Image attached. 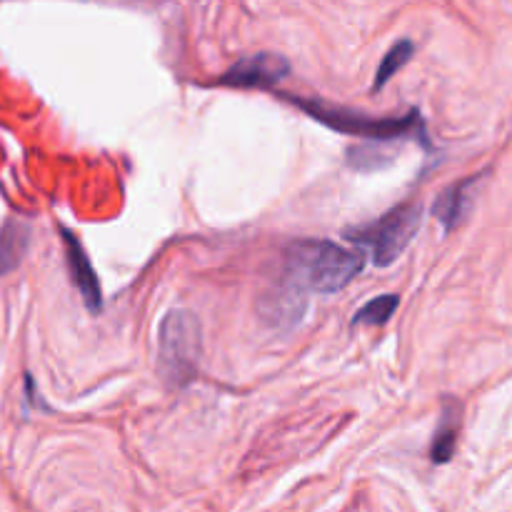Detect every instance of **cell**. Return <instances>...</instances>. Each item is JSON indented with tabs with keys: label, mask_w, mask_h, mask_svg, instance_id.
Here are the masks:
<instances>
[{
	"label": "cell",
	"mask_w": 512,
	"mask_h": 512,
	"mask_svg": "<svg viewBox=\"0 0 512 512\" xmlns=\"http://www.w3.org/2000/svg\"><path fill=\"white\" fill-rule=\"evenodd\" d=\"M363 270V255L333 240H300L285 255L283 283L303 295L340 293Z\"/></svg>",
	"instance_id": "obj_1"
},
{
	"label": "cell",
	"mask_w": 512,
	"mask_h": 512,
	"mask_svg": "<svg viewBox=\"0 0 512 512\" xmlns=\"http://www.w3.org/2000/svg\"><path fill=\"white\" fill-rule=\"evenodd\" d=\"M293 103L303 113H308L310 118H315L318 123L328 125V128L338 130L343 135H355V138H365L370 143H375V140L388 143V140L415 138L423 145H430L425 120L420 118L418 110H410V113L398 115V118H373V115H365L360 110L328 105L323 100L313 98H295Z\"/></svg>",
	"instance_id": "obj_2"
},
{
	"label": "cell",
	"mask_w": 512,
	"mask_h": 512,
	"mask_svg": "<svg viewBox=\"0 0 512 512\" xmlns=\"http://www.w3.org/2000/svg\"><path fill=\"white\" fill-rule=\"evenodd\" d=\"M203 328L190 310H170L158 328V368L170 388H188L198 375Z\"/></svg>",
	"instance_id": "obj_3"
},
{
	"label": "cell",
	"mask_w": 512,
	"mask_h": 512,
	"mask_svg": "<svg viewBox=\"0 0 512 512\" xmlns=\"http://www.w3.org/2000/svg\"><path fill=\"white\" fill-rule=\"evenodd\" d=\"M420 223H423V205L403 203L373 223L345 230V238L368 250L378 268H388L405 253L410 240L420 230Z\"/></svg>",
	"instance_id": "obj_4"
},
{
	"label": "cell",
	"mask_w": 512,
	"mask_h": 512,
	"mask_svg": "<svg viewBox=\"0 0 512 512\" xmlns=\"http://www.w3.org/2000/svg\"><path fill=\"white\" fill-rule=\"evenodd\" d=\"M290 75V63L278 53H255L238 60L218 83L228 88H273Z\"/></svg>",
	"instance_id": "obj_5"
},
{
	"label": "cell",
	"mask_w": 512,
	"mask_h": 512,
	"mask_svg": "<svg viewBox=\"0 0 512 512\" xmlns=\"http://www.w3.org/2000/svg\"><path fill=\"white\" fill-rule=\"evenodd\" d=\"M60 233H63L65 240V258H68V270L70 278H73L75 290L80 293V298H83L85 308H88L90 313H100V308H103V293H100V280L98 275H95L93 263H90L88 253H85V248L80 245V240L75 238L70 230L63 228Z\"/></svg>",
	"instance_id": "obj_6"
},
{
	"label": "cell",
	"mask_w": 512,
	"mask_h": 512,
	"mask_svg": "<svg viewBox=\"0 0 512 512\" xmlns=\"http://www.w3.org/2000/svg\"><path fill=\"white\" fill-rule=\"evenodd\" d=\"M478 180L480 175L460 180V183L450 185V188L445 190V193H440V198L435 200L433 213L435 218L443 223L445 230H455L465 220L470 205H473V190L475 185H478Z\"/></svg>",
	"instance_id": "obj_7"
},
{
	"label": "cell",
	"mask_w": 512,
	"mask_h": 512,
	"mask_svg": "<svg viewBox=\"0 0 512 512\" xmlns=\"http://www.w3.org/2000/svg\"><path fill=\"white\" fill-rule=\"evenodd\" d=\"M460 418H463V408L455 400H448L443 405V415H440L438 430L433 435V445H430V460L435 465L450 463L455 453V445H458V430H460Z\"/></svg>",
	"instance_id": "obj_8"
},
{
	"label": "cell",
	"mask_w": 512,
	"mask_h": 512,
	"mask_svg": "<svg viewBox=\"0 0 512 512\" xmlns=\"http://www.w3.org/2000/svg\"><path fill=\"white\" fill-rule=\"evenodd\" d=\"M30 243V228L20 220H8L0 228V275L13 273Z\"/></svg>",
	"instance_id": "obj_9"
},
{
	"label": "cell",
	"mask_w": 512,
	"mask_h": 512,
	"mask_svg": "<svg viewBox=\"0 0 512 512\" xmlns=\"http://www.w3.org/2000/svg\"><path fill=\"white\" fill-rule=\"evenodd\" d=\"M413 53H415L413 40H408V38L398 40V43H395L393 48L383 55V60H380L378 73H375L373 90H383L385 85L390 83V78H395V73H400V70L408 65V60L413 58Z\"/></svg>",
	"instance_id": "obj_10"
},
{
	"label": "cell",
	"mask_w": 512,
	"mask_h": 512,
	"mask_svg": "<svg viewBox=\"0 0 512 512\" xmlns=\"http://www.w3.org/2000/svg\"><path fill=\"white\" fill-rule=\"evenodd\" d=\"M398 303V295H378V298L368 300L353 315V328H360V325H385L393 318L395 310H398Z\"/></svg>",
	"instance_id": "obj_11"
}]
</instances>
